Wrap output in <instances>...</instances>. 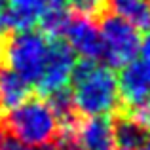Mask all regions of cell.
Returning <instances> with one entry per match:
<instances>
[{
    "label": "cell",
    "instance_id": "1",
    "mask_svg": "<svg viewBox=\"0 0 150 150\" xmlns=\"http://www.w3.org/2000/svg\"><path fill=\"white\" fill-rule=\"evenodd\" d=\"M70 82V93L80 116H108L112 112H122L118 80L110 67L84 59L74 65Z\"/></svg>",
    "mask_w": 150,
    "mask_h": 150
},
{
    "label": "cell",
    "instance_id": "2",
    "mask_svg": "<svg viewBox=\"0 0 150 150\" xmlns=\"http://www.w3.org/2000/svg\"><path fill=\"white\" fill-rule=\"evenodd\" d=\"M0 131L27 146H46L57 141L61 127L48 103L29 99L0 118Z\"/></svg>",
    "mask_w": 150,
    "mask_h": 150
},
{
    "label": "cell",
    "instance_id": "3",
    "mask_svg": "<svg viewBox=\"0 0 150 150\" xmlns=\"http://www.w3.org/2000/svg\"><path fill=\"white\" fill-rule=\"evenodd\" d=\"M50 40L38 30H17L4 36V67L17 72L29 84L38 82L48 55Z\"/></svg>",
    "mask_w": 150,
    "mask_h": 150
},
{
    "label": "cell",
    "instance_id": "4",
    "mask_svg": "<svg viewBox=\"0 0 150 150\" xmlns=\"http://www.w3.org/2000/svg\"><path fill=\"white\" fill-rule=\"evenodd\" d=\"M101 40L103 59L106 67H124L137 57L141 48V34L133 25L118 15L101 17Z\"/></svg>",
    "mask_w": 150,
    "mask_h": 150
},
{
    "label": "cell",
    "instance_id": "5",
    "mask_svg": "<svg viewBox=\"0 0 150 150\" xmlns=\"http://www.w3.org/2000/svg\"><path fill=\"white\" fill-rule=\"evenodd\" d=\"M74 65H76V59H74V51L69 48V44L61 38L50 40L44 69H42V74L36 82L40 95L48 97L51 93L67 88L70 82V76H72Z\"/></svg>",
    "mask_w": 150,
    "mask_h": 150
},
{
    "label": "cell",
    "instance_id": "6",
    "mask_svg": "<svg viewBox=\"0 0 150 150\" xmlns=\"http://www.w3.org/2000/svg\"><path fill=\"white\" fill-rule=\"evenodd\" d=\"M118 80L122 110H127L150 97V63L144 59H133L122 67Z\"/></svg>",
    "mask_w": 150,
    "mask_h": 150
},
{
    "label": "cell",
    "instance_id": "7",
    "mask_svg": "<svg viewBox=\"0 0 150 150\" xmlns=\"http://www.w3.org/2000/svg\"><path fill=\"white\" fill-rule=\"evenodd\" d=\"M63 36L67 38L69 48L74 53L82 55L84 59H88V61L103 59L101 30L97 29V23L93 19L82 17V15H76V13L70 15Z\"/></svg>",
    "mask_w": 150,
    "mask_h": 150
},
{
    "label": "cell",
    "instance_id": "8",
    "mask_svg": "<svg viewBox=\"0 0 150 150\" xmlns=\"http://www.w3.org/2000/svg\"><path fill=\"white\" fill-rule=\"evenodd\" d=\"M70 135L74 150H116L112 120L108 116H82Z\"/></svg>",
    "mask_w": 150,
    "mask_h": 150
},
{
    "label": "cell",
    "instance_id": "9",
    "mask_svg": "<svg viewBox=\"0 0 150 150\" xmlns=\"http://www.w3.org/2000/svg\"><path fill=\"white\" fill-rule=\"evenodd\" d=\"M30 84L8 67H0V114L17 108L30 99Z\"/></svg>",
    "mask_w": 150,
    "mask_h": 150
},
{
    "label": "cell",
    "instance_id": "10",
    "mask_svg": "<svg viewBox=\"0 0 150 150\" xmlns=\"http://www.w3.org/2000/svg\"><path fill=\"white\" fill-rule=\"evenodd\" d=\"M44 0H8L6 4V30H30L42 15Z\"/></svg>",
    "mask_w": 150,
    "mask_h": 150
},
{
    "label": "cell",
    "instance_id": "11",
    "mask_svg": "<svg viewBox=\"0 0 150 150\" xmlns=\"http://www.w3.org/2000/svg\"><path fill=\"white\" fill-rule=\"evenodd\" d=\"M69 19L70 15H69V2L67 0H44V8H42L38 25L42 29V34L48 40L63 36Z\"/></svg>",
    "mask_w": 150,
    "mask_h": 150
},
{
    "label": "cell",
    "instance_id": "12",
    "mask_svg": "<svg viewBox=\"0 0 150 150\" xmlns=\"http://www.w3.org/2000/svg\"><path fill=\"white\" fill-rule=\"evenodd\" d=\"M108 10L137 30H150V0H108Z\"/></svg>",
    "mask_w": 150,
    "mask_h": 150
},
{
    "label": "cell",
    "instance_id": "13",
    "mask_svg": "<svg viewBox=\"0 0 150 150\" xmlns=\"http://www.w3.org/2000/svg\"><path fill=\"white\" fill-rule=\"evenodd\" d=\"M112 129L116 150H137L148 137V133L143 127H139L124 112L116 114V118L112 120Z\"/></svg>",
    "mask_w": 150,
    "mask_h": 150
},
{
    "label": "cell",
    "instance_id": "14",
    "mask_svg": "<svg viewBox=\"0 0 150 150\" xmlns=\"http://www.w3.org/2000/svg\"><path fill=\"white\" fill-rule=\"evenodd\" d=\"M67 2L76 15L93 19V21H97V19L105 17L108 13V0H67Z\"/></svg>",
    "mask_w": 150,
    "mask_h": 150
},
{
    "label": "cell",
    "instance_id": "15",
    "mask_svg": "<svg viewBox=\"0 0 150 150\" xmlns=\"http://www.w3.org/2000/svg\"><path fill=\"white\" fill-rule=\"evenodd\" d=\"M127 118H131L139 127H143L146 133H150V97L146 101L139 103V105L131 106L127 110H122Z\"/></svg>",
    "mask_w": 150,
    "mask_h": 150
},
{
    "label": "cell",
    "instance_id": "16",
    "mask_svg": "<svg viewBox=\"0 0 150 150\" xmlns=\"http://www.w3.org/2000/svg\"><path fill=\"white\" fill-rule=\"evenodd\" d=\"M139 51L143 53V59H144V61L150 63V30H148L146 36L141 40V48H139Z\"/></svg>",
    "mask_w": 150,
    "mask_h": 150
},
{
    "label": "cell",
    "instance_id": "17",
    "mask_svg": "<svg viewBox=\"0 0 150 150\" xmlns=\"http://www.w3.org/2000/svg\"><path fill=\"white\" fill-rule=\"evenodd\" d=\"M6 4L8 0H0V34L6 30Z\"/></svg>",
    "mask_w": 150,
    "mask_h": 150
},
{
    "label": "cell",
    "instance_id": "18",
    "mask_svg": "<svg viewBox=\"0 0 150 150\" xmlns=\"http://www.w3.org/2000/svg\"><path fill=\"white\" fill-rule=\"evenodd\" d=\"M38 150H63L61 146H59V144L57 143H51V144H46V146H38Z\"/></svg>",
    "mask_w": 150,
    "mask_h": 150
},
{
    "label": "cell",
    "instance_id": "19",
    "mask_svg": "<svg viewBox=\"0 0 150 150\" xmlns=\"http://www.w3.org/2000/svg\"><path fill=\"white\" fill-rule=\"evenodd\" d=\"M137 150H150V135L146 137V141H144V143L141 144V146L137 148Z\"/></svg>",
    "mask_w": 150,
    "mask_h": 150
},
{
    "label": "cell",
    "instance_id": "20",
    "mask_svg": "<svg viewBox=\"0 0 150 150\" xmlns=\"http://www.w3.org/2000/svg\"><path fill=\"white\" fill-rule=\"evenodd\" d=\"M2 55H4V36L0 34V63H2Z\"/></svg>",
    "mask_w": 150,
    "mask_h": 150
},
{
    "label": "cell",
    "instance_id": "21",
    "mask_svg": "<svg viewBox=\"0 0 150 150\" xmlns=\"http://www.w3.org/2000/svg\"><path fill=\"white\" fill-rule=\"evenodd\" d=\"M0 118H2V114H0Z\"/></svg>",
    "mask_w": 150,
    "mask_h": 150
}]
</instances>
